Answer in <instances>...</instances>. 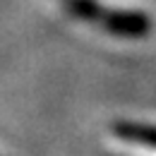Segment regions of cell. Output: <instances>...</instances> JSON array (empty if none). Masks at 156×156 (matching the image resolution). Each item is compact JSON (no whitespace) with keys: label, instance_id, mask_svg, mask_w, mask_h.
Here are the masks:
<instances>
[{"label":"cell","instance_id":"obj_1","mask_svg":"<svg viewBox=\"0 0 156 156\" xmlns=\"http://www.w3.org/2000/svg\"><path fill=\"white\" fill-rule=\"evenodd\" d=\"M106 24H108V31H115L122 36H139L149 27L142 15H113V17H108Z\"/></svg>","mask_w":156,"mask_h":156},{"label":"cell","instance_id":"obj_2","mask_svg":"<svg viewBox=\"0 0 156 156\" xmlns=\"http://www.w3.org/2000/svg\"><path fill=\"white\" fill-rule=\"evenodd\" d=\"M115 132L120 137H125V139H135V142H142L147 147H156V127L120 122V125H115Z\"/></svg>","mask_w":156,"mask_h":156}]
</instances>
